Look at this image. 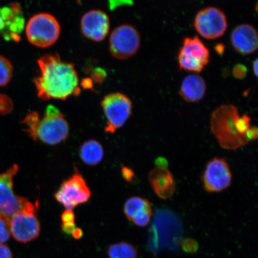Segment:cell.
I'll return each instance as SVG.
<instances>
[{"label": "cell", "instance_id": "obj_15", "mask_svg": "<svg viewBox=\"0 0 258 258\" xmlns=\"http://www.w3.org/2000/svg\"><path fill=\"white\" fill-rule=\"evenodd\" d=\"M148 180L156 195L162 199L172 198L176 183L172 173L165 167H157L148 174Z\"/></svg>", "mask_w": 258, "mask_h": 258}, {"label": "cell", "instance_id": "obj_13", "mask_svg": "<svg viewBox=\"0 0 258 258\" xmlns=\"http://www.w3.org/2000/svg\"><path fill=\"white\" fill-rule=\"evenodd\" d=\"M231 43L238 53L243 54L254 53L258 45L256 29L248 24L237 26L231 32Z\"/></svg>", "mask_w": 258, "mask_h": 258}, {"label": "cell", "instance_id": "obj_8", "mask_svg": "<svg viewBox=\"0 0 258 258\" xmlns=\"http://www.w3.org/2000/svg\"><path fill=\"white\" fill-rule=\"evenodd\" d=\"M209 59L208 47L198 37H186L183 40L177 56L180 69L201 73L209 62Z\"/></svg>", "mask_w": 258, "mask_h": 258}, {"label": "cell", "instance_id": "obj_29", "mask_svg": "<svg viewBox=\"0 0 258 258\" xmlns=\"http://www.w3.org/2000/svg\"><path fill=\"white\" fill-rule=\"evenodd\" d=\"M121 172L122 176L127 182H131L134 178L135 174L130 168H128L127 167H123L122 168Z\"/></svg>", "mask_w": 258, "mask_h": 258}, {"label": "cell", "instance_id": "obj_4", "mask_svg": "<svg viewBox=\"0 0 258 258\" xmlns=\"http://www.w3.org/2000/svg\"><path fill=\"white\" fill-rule=\"evenodd\" d=\"M60 33L59 22L53 15L46 13L32 16L26 27V35L34 46L46 48L56 43Z\"/></svg>", "mask_w": 258, "mask_h": 258}, {"label": "cell", "instance_id": "obj_30", "mask_svg": "<svg viewBox=\"0 0 258 258\" xmlns=\"http://www.w3.org/2000/svg\"><path fill=\"white\" fill-rule=\"evenodd\" d=\"M76 228V224H72V225H62L61 226V228H62V230L63 233L67 234H72L73 231L75 230Z\"/></svg>", "mask_w": 258, "mask_h": 258}, {"label": "cell", "instance_id": "obj_11", "mask_svg": "<svg viewBox=\"0 0 258 258\" xmlns=\"http://www.w3.org/2000/svg\"><path fill=\"white\" fill-rule=\"evenodd\" d=\"M232 174L227 161L214 158L209 161L203 176V185L206 191L221 192L230 185Z\"/></svg>", "mask_w": 258, "mask_h": 258}, {"label": "cell", "instance_id": "obj_7", "mask_svg": "<svg viewBox=\"0 0 258 258\" xmlns=\"http://www.w3.org/2000/svg\"><path fill=\"white\" fill-rule=\"evenodd\" d=\"M140 44V33L133 26L127 24L116 28L109 38V50L113 57L120 60L134 56Z\"/></svg>", "mask_w": 258, "mask_h": 258}, {"label": "cell", "instance_id": "obj_27", "mask_svg": "<svg viewBox=\"0 0 258 258\" xmlns=\"http://www.w3.org/2000/svg\"><path fill=\"white\" fill-rule=\"evenodd\" d=\"M247 70L246 67L241 64H237L233 69V74L235 77L238 79L243 78L246 75Z\"/></svg>", "mask_w": 258, "mask_h": 258}, {"label": "cell", "instance_id": "obj_14", "mask_svg": "<svg viewBox=\"0 0 258 258\" xmlns=\"http://www.w3.org/2000/svg\"><path fill=\"white\" fill-rule=\"evenodd\" d=\"M124 212L129 221L141 227L150 223L153 215L149 201L140 197L128 199L125 203Z\"/></svg>", "mask_w": 258, "mask_h": 258}, {"label": "cell", "instance_id": "obj_5", "mask_svg": "<svg viewBox=\"0 0 258 258\" xmlns=\"http://www.w3.org/2000/svg\"><path fill=\"white\" fill-rule=\"evenodd\" d=\"M38 205L28 201L9 222L11 234L16 241L27 243L39 236L41 226L37 215Z\"/></svg>", "mask_w": 258, "mask_h": 258}, {"label": "cell", "instance_id": "obj_20", "mask_svg": "<svg viewBox=\"0 0 258 258\" xmlns=\"http://www.w3.org/2000/svg\"><path fill=\"white\" fill-rule=\"evenodd\" d=\"M28 201L27 199L16 196L12 201L0 206V219L7 222L9 225L11 218L24 208Z\"/></svg>", "mask_w": 258, "mask_h": 258}, {"label": "cell", "instance_id": "obj_19", "mask_svg": "<svg viewBox=\"0 0 258 258\" xmlns=\"http://www.w3.org/2000/svg\"><path fill=\"white\" fill-rule=\"evenodd\" d=\"M109 258H138L136 247L127 242L112 244L108 249Z\"/></svg>", "mask_w": 258, "mask_h": 258}, {"label": "cell", "instance_id": "obj_32", "mask_svg": "<svg viewBox=\"0 0 258 258\" xmlns=\"http://www.w3.org/2000/svg\"><path fill=\"white\" fill-rule=\"evenodd\" d=\"M1 11L2 9L0 8V34L3 33L5 30V24L4 21L3 20Z\"/></svg>", "mask_w": 258, "mask_h": 258}, {"label": "cell", "instance_id": "obj_22", "mask_svg": "<svg viewBox=\"0 0 258 258\" xmlns=\"http://www.w3.org/2000/svg\"><path fill=\"white\" fill-rule=\"evenodd\" d=\"M39 119V114L36 112L32 111L28 113L23 120V123L26 125L25 131L35 141H37L36 131Z\"/></svg>", "mask_w": 258, "mask_h": 258}, {"label": "cell", "instance_id": "obj_23", "mask_svg": "<svg viewBox=\"0 0 258 258\" xmlns=\"http://www.w3.org/2000/svg\"><path fill=\"white\" fill-rule=\"evenodd\" d=\"M13 103L8 96L0 94V115H6L12 110Z\"/></svg>", "mask_w": 258, "mask_h": 258}, {"label": "cell", "instance_id": "obj_12", "mask_svg": "<svg viewBox=\"0 0 258 258\" xmlns=\"http://www.w3.org/2000/svg\"><path fill=\"white\" fill-rule=\"evenodd\" d=\"M81 28L86 38L94 41H101L108 34L109 19L105 12L93 10L83 16Z\"/></svg>", "mask_w": 258, "mask_h": 258}, {"label": "cell", "instance_id": "obj_24", "mask_svg": "<svg viewBox=\"0 0 258 258\" xmlns=\"http://www.w3.org/2000/svg\"><path fill=\"white\" fill-rule=\"evenodd\" d=\"M11 235L9 224L0 219V244L7 242L11 237Z\"/></svg>", "mask_w": 258, "mask_h": 258}, {"label": "cell", "instance_id": "obj_21", "mask_svg": "<svg viewBox=\"0 0 258 258\" xmlns=\"http://www.w3.org/2000/svg\"><path fill=\"white\" fill-rule=\"evenodd\" d=\"M14 68L11 61L0 55V87L5 86L10 82L13 76Z\"/></svg>", "mask_w": 258, "mask_h": 258}, {"label": "cell", "instance_id": "obj_1", "mask_svg": "<svg viewBox=\"0 0 258 258\" xmlns=\"http://www.w3.org/2000/svg\"><path fill=\"white\" fill-rule=\"evenodd\" d=\"M37 62L40 74L34 83L40 98L66 100L79 94V76L73 63L61 60L58 54H46Z\"/></svg>", "mask_w": 258, "mask_h": 258}, {"label": "cell", "instance_id": "obj_6", "mask_svg": "<svg viewBox=\"0 0 258 258\" xmlns=\"http://www.w3.org/2000/svg\"><path fill=\"white\" fill-rule=\"evenodd\" d=\"M106 118V133L114 134L130 117L132 103L126 95L121 93H111L101 103Z\"/></svg>", "mask_w": 258, "mask_h": 258}, {"label": "cell", "instance_id": "obj_9", "mask_svg": "<svg viewBox=\"0 0 258 258\" xmlns=\"http://www.w3.org/2000/svg\"><path fill=\"white\" fill-rule=\"evenodd\" d=\"M92 193L78 170L64 180L54 195L56 201L67 209L73 210L89 201Z\"/></svg>", "mask_w": 258, "mask_h": 258}, {"label": "cell", "instance_id": "obj_33", "mask_svg": "<svg viewBox=\"0 0 258 258\" xmlns=\"http://www.w3.org/2000/svg\"><path fill=\"white\" fill-rule=\"evenodd\" d=\"M257 63H258V61H257V59H256L254 61L253 63V72H254V74H255V76L256 77L257 76V67H258Z\"/></svg>", "mask_w": 258, "mask_h": 258}, {"label": "cell", "instance_id": "obj_26", "mask_svg": "<svg viewBox=\"0 0 258 258\" xmlns=\"http://www.w3.org/2000/svg\"><path fill=\"white\" fill-rule=\"evenodd\" d=\"M62 225L75 224V215L73 210L67 209L61 216Z\"/></svg>", "mask_w": 258, "mask_h": 258}, {"label": "cell", "instance_id": "obj_10", "mask_svg": "<svg viewBox=\"0 0 258 258\" xmlns=\"http://www.w3.org/2000/svg\"><path fill=\"white\" fill-rule=\"evenodd\" d=\"M194 25L196 31L209 40L221 37L228 27L224 13L215 7H208L199 11L196 16Z\"/></svg>", "mask_w": 258, "mask_h": 258}, {"label": "cell", "instance_id": "obj_17", "mask_svg": "<svg viewBox=\"0 0 258 258\" xmlns=\"http://www.w3.org/2000/svg\"><path fill=\"white\" fill-rule=\"evenodd\" d=\"M79 156L81 160L87 165L96 166L104 159V148L98 141L90 140L81 145Z\"/></svg>", "mask_w": 258, "mask_h": 258}, {"label": "cell", "instance_id": "obj_18", "mask_svg": "<svg viewBox=\"0 0 258 258\" xmlns=\"http://www.w3.org/2000/svg\"><path fill=\"white\" fill-rule=\"evenodd\" d=\"M18 171V164H14L5 172L0 173V206L5 205L15 198L14 178Z\"/></svg>", "mask_w": 258, "mask_h": 258}, {"label": "cell", "instance_id": "obj_16", "mask_svg": "<svg viewBox=\"0 0 258 258\" xmlns=\"http://www.w3.org/2000/svg\"><path fill=\"white\" fill-rule=\"evenodd\" d=\"M206 92V84L201 76L191 74L183 79L179 94L188 102H197L203 98Z\"/></svg>", "mask_w": 258, "mask_h": 258}, {"label": "cell", "instance_id": "obj_28", "mask_svg": "<svg viewBox=\"0 0 258 258\" xmlns=\"http://www.w3.org/2000/svg\"><path fill=\"white\" fill-rule=\"evenodd\" d=\"M13 253L10 248L5 244H0V258H13Z\"/></svg>", "mask_w": 258, "mask_h": 258}, {"label": "cell", "instance_id": "obj_2", "mask_svg": "<svg viewBox=\"0 0 258 258\" xmlns=\"http://www.w3.org/2000/svg\"><path fill=\"white\" fill-rule=\"evenodd\" d=\"M250 120L246 115L240 117L234 105H222L212 112L211 131L222 148L237 150L250 141L248 136Z\"/></svg>", "mask_w": 258, "mask_h": 258}, {"label": "cell", "instance_id": "obj_3", "mask_svg": "<svg viewBox=\"0 0 258 258\" xmlns=\"http://www.w3.org/2000/svg\"><path fill=\"white\" fill-rule=\"evenodd\" d=\"M69 133V125L62 113L56 106H47L43 118L38 122L36 140L55 145L66 140Z\"/></svg>", "mask_w": 258, "mask_h": 258}, {"label": "cell", "instance_id": "obj_25", "mask_svg": "<svg viewBox=\"0 0 258 258\" xmlns=\"http://www.w3.org/2000/svg\"><path fill=\"white\" fill-rule=\"evenodd\" d=\"M182 247L185 252L195 253L198 250L199 244L196 240L189 238L183 241Z\"/></svg>", "mask_w": 258, "mask_h": 258}, {"label": "cell", "instance_id": "obj_31", "mask_svg": "<svg viewBox=\"0 0 258 258\" xmlns=\"http://www.w3.org/2000/svg\"><path fill=\"white\" fill-rule=\"evenodd\" d=\"M73 237L75 238V239H80L83 236V231L82 229L80 228H76L75 230L73 231L72 233Z\"/></svg>", "mask_w": 258, "mask_h": 258}]
</instances>
